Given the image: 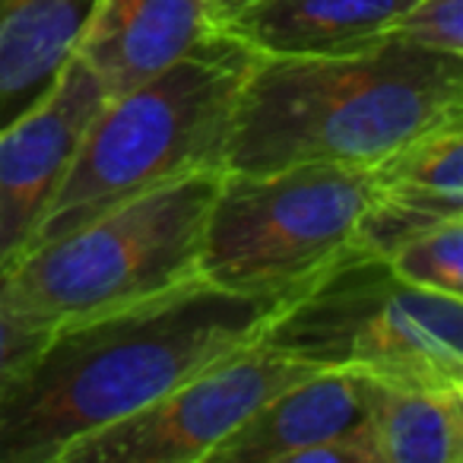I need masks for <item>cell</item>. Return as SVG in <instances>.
<instances>
[{
  "label": "cell",
  "mask_w": 463,
  "mask_h": 463,
  "mask_svg": "<svg viewBox=\"0 0 463 463\" xmlns=\"http://www.w3.org/2000/svg\"><path fill=\"white\" fill-rule=\"evenodd\" d=\"M368 200V168L305 162L264 175L222 172L200 232L197 279L286 302L355 251Z\"/></svg>",
  "instance_id": "6"
},
{
  "label": "cell",
  "mask_w": 463,
  "mask_h": 463,
  "mask_svg": "<svg viewBox=\"0 0 463 463\" xmlns=\"http://www.w3.org/2000/svg\"><path fill=\"white\" fill-rule=\"evenodd\" d=\"M258 343L378 384L463 391V302L410 286L384 258L349 251L286 298Z\"/></svg>",
  "instance_id": "5"
},
{
  "label": "cell",
  "mask_w": 463,
  "mask_h": 463,
  "mask_svg": "<svg viewBox=\"0 0 463 463\" xmlns=\"http://www.w3.org/2000/svg\"><path fill=\"white\" fill-rule=\"evenodd\" d=\"M102 0H0V128L42 102L80 54Z\"/></svg>",
  "instance_id": "12"
},
{
  "label": "cell",
  "mask_w": 463,
  "mask_h": 463,
  "mask_svg": "<svg viewBox=\"0 0 463 463\" xmlns=\"http://www.w3.org/2000/svg\"><path fill=\"white\" fill-rule=\"evenodd\" d=\"M391 35L463 58V0H412L397 16Z\"/></svg>",
  "instance_id": "16"
},
{
  "label": "cell",
  "mask_w": 463,
  "mask_h": 463,
  "mask_svg": "<svg viewBox=\"0 0 463 463\" xmlns=\"http://www.w3.org/2000/svg\"><path fill=\"white\" fill-rule=\"evenodd\" d=\"M216 35L210 0H102L80 58L105 96L143 83Z\"/></svg>",
  "instance_id": "10"
},
{
  "label": "cell",
  "mask_w": 463,
  "mask_h": 463,
  "mask_svg": "<svg viewBox=\"0 0 463 463\" xmlns=\"http://www.w3.org/2000/svg\"><path fill=\"white\" fill-rule=\"evenodd\" d=\"M105 99L99 77L77 54L35 109L0 128V277L26 254Z\"/></svg>",
  "instance_id": "8"
},
{
  "label": "cell",
  "mask_w": 463,
  "mask_h": 463,
  "mask_svg": "<svg viewBox=\"0 0 463 463\" xmlns=\"http://www.w3.org/2000/svg\"><path fill=\"white\" fill-rule=\"evenodd\" d=\"M454 115H463V58L397 35L327 58H258L235 102L222 172L372 168Z\"/></svg>",
  "instance_id": "2"
},
{
  "label": "cell",
  "mask_w": 463,
  "mask_h": 463,
  "mask_svg": "<svg viewBox=\"0 0 463 463\" xmlns=\"http://www.w3.org/2000/svg\"><path fill=\"white\" fill-rule=\"evenodd\" d=\"M368 431L378 463H463V391L372 381Z\"/></svg>",
  "instance_id": "13"
},
{
  "label": "cell",
  "mask_w": 463,
  "mask_h": 463,
  "mask_svg": "<svg viewBox=\"0 0 463 463\" xmlns=\"http://www.w3.org/2000/svg\"><path fill=\"white\" fill-rule=\"evenodd\" d=\"M372 381L365 374L321 368L270 397L206 460L292 463L302 450L334 441H372L368 431Z\"/></svg>",
  "instance_id": "9"
},
{
  "label": "cell",
  "mask_w": 463,
  "mask_h": 463,
  "mask_svg": "<svg viewBox=\"0 0 463 463\" xmlns=\"http://www.w3.org/2000/svg\"><path fill=\"white\" fill-rule=\"evenodd\" d=\"M412 0H251L219 33L258 58H327L387 39Z\"/></svg>",
  "instance_id": "11"
},
{
  "label": "cell",
  "mask_w": 463,
  "mask_h": 463,
  "mask_svg": "<svg viewBox=\"0 0 463 463\" xmlns=\"http://www.w3.org/2000/svg\"><path fill=\"white\" fill-rule=\"evenodd\" d=\"M279 305L191 279L128 308L61 324L0 393V463H58L80 438L258 340Z\"/></svg>",
  "instance_id": "1"
},
{
  "label": "cell",
  "mask_w": 463,
  "mask_h": 463,
  "mask_svg": "<svg viewBox=\"0 0 463 463\" xmlns=\"http://www.w3.org/2000/svg\"><path fill=\"white\" fill-rule=\"evenodd\" d=\"M52 330H42L35 324L23 321L16 311L7 308V302L0 298V393L10 384L16 372L29 362V355L42 346V340Z\"/></svg>",
  "instance_id": "17"
},
{
  "label": "cell",
  "mask_w": 463,
  "mask_h": 463,
  "mask_svg": "<svg viewBox=\"0 0 463 463\" xmlns=\"http://www.w3.org/2000/svg\"><path fill=\"white\" fill-rule=\"evenodd\" d=\"M311 372L315 368L251 340L200 368L143 410L80 438L58 457V463L206 460L267 400Z\"/></svg>",
  "instance_id": "7"
},
{
  "label": "cell",
  "mask_w": 463,
  "mask_h": 463,
  "mask_svg": "<svg viewBox=\"0 0 463 463\" xmlns=\"http://www.w3.org/2000/svg\"><path fill=\"white\" fill-rule=\"evenodd\" d=\"M219 178L222 168H200L29 248L0 277V298L23 321L54 330L191 283Z\"/></svg>",
  "instance_id": "4"
},
{
  "label": "cell",
  "mask_w": 463,
  "mask_h": 463,
  "mask_svg": "<svg viewBox=\"0 0 463 463\" xmlns=\"http://www.w3.org/2000/svg\"><path fill=\"white\" fill-rule=\"evenodd\" d=\"M374 197L429 222L463 216V115L435 124L368 168Z\"/></svg>",
  "instance_id": "14"
},
{
  "label": "cell",
  "mask_w": 463,
  "mask_h": 463,
  "mask_svg": "<svg viewBox=\"0 0 463 463\" xmlns=\"http://www.w3.org/2000/svg\"><path fill=\"white\" fill-rule=\"evenodd\" d=\"M254 61L258 54L216 33L149 80L105 99L29 248L137 194L200 168H222L235 102Z\"/></svg>",
  "instance_id": "3"
},
{
  "label": "cell",
  "mask_w": 463,
  "mask_h": 463,
  "mask_svg": "<svg viewBox=\"0 0 463 463\" xmlns=\"http://www.w3.org/2000/svg\"><path fill=\"white\" fill-rule=\"evenodd\" d=\"M403 283L438 296L463 298V216L425 229L387 258Z\"/></svg>",
  "instance_id": "15"
},
{
  "label": "cell",
  "mask_w": 463,
  "mask_h": 463,
  "mask_svg": "<svg viewBox=\"0 0 463 463\" xmlns=\"http://www.w3.org/2000/svg\"><path fill=\"white\" fill-rule=\"evenodd\" d=\"M248 4H251V0H210V16H213V26H216V33L222 26H229V23L235 20V16H239Z\"/></svg>",
  "instance_id": "18"
}]
</instances>
